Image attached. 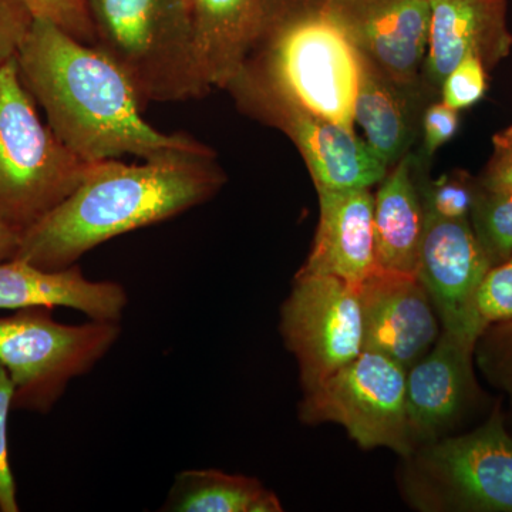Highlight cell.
I'll list each match as a JSON object with an SVG mask.
<instances>
[{"instance_id": "obj_2", "label": "cell", "mask_w": 512, "mask_h": 512, "mask_svg": "<svg viewBox=\"0 0 512 512\" xmlns=\"http://www.w3.org/2000/svg\"><path fill=\"white\" fill-rule=\"evenodd\" d=\"M225 181L215 151L175 153L144 164L99 161L73 194L23 232L15 258L62 271L111 238L211 200Z\"/></svg>"}, {"instance_id": "obj_30", "label": "cell", "mask_w": 512, "mask_h": 512, "mask_svg": "<svg viewBox=\"0 0 512 512\" xmlns=\"http://www.w3.org/2000/svg\"><path fill=\"white\" fill-rule=\"evenodd\" d=\"M460 128V111L451 109L446 103L431 104L424 113L423 120V150L427 157L456 136Z\"/></svg>"}, {"instance_id": "obj_33", "label": "cell", "mask_w": 512, "mask_h": 512, "mask_svg": "<svg viewBox=\"0 0 512 512\" xmlns=\"http://www.w3.org/2000/svg\"><path fill=\"white\" fill-rule=\"evenodd\" d=\"M23 232L6 222L0 221V262L15 258Z\"/></svg>"}, {"instance_id": "obj_14", "label": "cell", "mask_w": 512, "mask_h": 512, "mask_svg": "<svg viewBox=\"0 0 512 512\" xmlns=\"http://www.w3.org/2000/svg\"><path fill=\"white\" fill-rule=\"evenodd\" d=\"M363 350L380 353L410 369L441 333L429 292L417 275L376 268L359 285Z\"/></svg>"}, {"instance_id": "obj_23", "label": "cell", "mask_w": 512, "mask_h": 512, "mask_svg": "<svg viewBox=\"0 0 512 512\" xmlns=\"http://www.w3.org/2000/svg\"><path fill=\"white\" fill-rule=\"evenodd\" d=\"M480 184L466 171L443 174L420 194L424 212L444 220H470Z\"/></svg>"}, {"instance_id": "obj_19", "label": "cell", "mask_w": 512, "mask_h": 512, "mask_svg": "<svg viewBox=\"0 0 512 512\" xmlns=\"http://www.w3.org/2000/svg\"><path fill=\"white\" fill-rule=\"evenodd\" d=\"M412 168L413 156L407 153L380 181L373 221L377 268L416 275L424 208Z\"/></svg>"}, {"instance_id": "obj_1", "label": "cell", "mask_w": 512, "mask_h": 512, "mask_svg": "<svg viewBox=\"0 0 512 512\" xmlns=\"http://www.w3.org/2000/svg\"><path fill=\"white\" fill-rule=\"evenodd\" d=\"M16 59L20 79L46 111L53 133L89 163L214 151L187 134H164L150 126L119 67L52 20H33Z\"/></svg>"}, {"instance_id": "obj_25", "label": "cell", "mask_w": 512, "mask_h": 512, "mask_svg": "<svg viewBox=\"0 0 512 512\" xmlns=\"http://www.w3.org/2000/svg\"><path fill=\"white\" fill-rule=\"evenodd\" d=\"M474 315L481 333L495 323L512 320V255L484 276L474 296Z\"/></svg>"}, {"instance_id": "obj_29", "label": "cell", "mask_w": 512, "mask_h": 512, "mask_svg": "<svg viewBox=\"0 0 512 512\" xmlns=\"http://www.w3.org/2000/svg\"><path fill=\"white\" fill-rule=\"evenodd\" d=\"M33 20L25 0H0V66L18 55Z\"/></svg>"}, {"instance_id": "obj_21", "label": "cell", "mask_w": 512, "mask_h": 512, "mask_svg": "<svg viewBox=\"0 0 512 512\" xmlns=\"http://www.w3.org/2000/svg\"><path fill=\"white\" fill-rule=\"evenodd\" d=\"M278 497L261 481L220 470H187L175 477L163 511L281 512Z\"/></svg>"}, {"instance_id": "obj_11", "label": "cell", "mask_w": 512, "mask_h": 512, "mask_svg": "<svg viewBox=\"0 0 512 512\" xmlns=\"http://www.w3.org/2000/svg\"><path fill=\"white\" fill-rule=\"evenodd\" d=\"M320 13L387 80L416 84L429 43L427 0H326Z\"/></svg>"}, {"instance_id": "obj_8", "label": "cell", "mask_w": 512, "mask_h": 512, "mask_svg": "<svg viewBox=\"0 0 512 512\" xmlns=\"http://www.w3.org/2000/svg\"><path fill=\"white\" fill-rule=\"evenodd\" d=\"M402 365L363 350L349 365L303 393L299 419L305 424L336 423L363 450L389 448L404 458L414 451L406 407Z\"/></svg>"}, {"instance_id": "obj_20", "label": "cell", "mask_w": 512, "mask_h": 512, "mask_svg": "<svg viewBox=\"0 0 512 512\" xmlns=\"http://www.w3.org/2000/svg\"><path fill=\"white\" fill-rule=\"evenodd\" d=\"M399 89L360 57L353 117L365 131L367 146L387 168L406 156L410 144L409 114Z\"/></svg>"}, {"instance_id": "obj_9", "label": "cell", "mask_w": 512, "mask_h": 512, "mask_svg": "<svg viewBox=\"0 0 512 512\" xmlns=\"http://www.w3.org/2000/svg\"><path fill=\"white\" fill-rule=\"evenodd\" d=\"M227 90L242 109L291 138L311 171L316 190L370 188L386 177V165L353 128L303 109L248 69Z\"/></svg>"}, {"instance_id": "obj_27", "label": "cell", "mask_w": 512, "mask_h": 512, "mask_svg": "<svg viewBox=\"0 0 512 512\" xmlns=\"http://www.w3.org/2000/svg\"><path fill=\"white\" fill-rule=\"evenodd\" d=\"M15 386L6 367L0 363V511L18 512L20 510L16 483L9 461L8 420L13 409Z\"/></svg>"}, {"instance_id": "obj_24", "label": "cell", "mask_w": 512, "mask_h": 512, "mask_svg": "<svg viewBox=\"0 0 512 512\" xmlns=\"http://www.w3.org/2000/svg\"><path fill=\"white\" fill-rule=\"evenodd\" d=\"M474 360L495 389L505 394L512 392V320L495 323L481 333Z\"/></svg>"}, {"instance_id": "obj_5", "label": "cell", "mask_w": 512, "mask_h": 512, "mask_svg": "<svg viewBox=\"0 0 512 512\" xmlns=\"http://www.w3.org/2000/svg\"><path fill=\"white\" fill-rule=\"evenodd\" d=\"M400 490L421 512H512V434L501 403L477 429L403 458Z\"/></svg>"}, {"instance_id": "obj_26", "label": "cell", "mask_w": 512, "mask_h": 512, "mask_svg": "<svg viewBox=\"0 0 512 512\" xmlns=\"http://www.w3.org/2000/svg\"><path fill=\"white\" fill-rule=\"evenodd\" d=\"M488 70L477 56L464 57L441 83V101L454 110H466L483 100Z\"/></svg>"}, {"instance_id": "obj_10", "label": "cell", "mask_w": 512, "mask_h": 512, "mask_svg": "<svg viewBox=\"0 0 512 512\" xmlns=\"http://www.w3.org/2000/svg\"><path fill=\"white\" fill-rule=\"evenodd\" d=\"M279 328L308 392L363 352L359 286L301 269L282 305Z\"/></svg>"}, {"instance_id": "obj_32", "label": "cell", "mask_w": 512, "mask_h": 512, "mask_svg": "<svg viewBox=\"0 0 512 512\" xmlns=\"http://www.w3.org/2000/svg\"><path fill=\"white\" fill-rule=\"evenodd\" d=\"M266 13V25L296 16L319 13L326 0H261Z\"/></svg>"}, {"instance_id": "obj_18", "label": "cell", "mask_w": 512, "mask_h": 512, "mask_svg": "<svg viewBox=\"0 0 512 512\" xmlns=\"http://www.w3.org/2000/svg\"><path fill=\"white\" fill-rule=\"evenodd\" d=\"M128 302L126 289L110 281H90L80 266L45 271L22 259L0 262V309L32 306L72 308L90 319L119 322Z\"/></svg>"}, {"instance_id": "obj_3", "label": "cell", "mask_w": 512, "mask_h": 512, "mask_svg": "<svg viewBox=\"0 0 512 512\" xmlns=\"http://www.w3.org/2000/svg\"><path fill=\"white\" fill-rule=\"evenodd\" d=\"M94 49L119 67L141 107L210 93L192 45L188 0H84Z\"/></svg>"}, {"instance_id": "obj_31", "label": "cell", "mask_w": 512, "mask_h": 512, "mask_svg": "<svg viewBox=\"0 0 512 512\" xmlns=\"http://www.w3.org/2000/svg\"><path fill=\"white\" fill-rule=\"evenodd\" d=\"M478 184L488 191H512V126L493 138V156Z\"/></svg>"}, {"instance_id": "obj_12", "label": "cell", "mask_w": 512, "mask_h": 512, "mask_svg": "<svg viewBox=\"0 0 512 512\" xmlns=\"http://www.w3.org/2000/svg\"><path fill=\"white\" fill-rule=\"evenodd\" d=\"M491 268L470 220H444L424 212L416 275L429 292L441 330L477 342L481 330L474 296Z\"/></svg>"}, {"instance_id": "obj_4", "label": "cell", "mask_w": 512, "mask_h": 512, "mask_svg": "<svg viewBox=\"0 0 512 512\" xmlns=\"http://www.w3.org/2000/svg\"><path fill=\"white\" fill-rule=\"evenodd\" d=\"M93 167L42 123L16 56L2 64L0 221L25 232L73 194Z\"/></svg>"}, {"instance_id": "obj_17", "label": "cell", "mask_w": 512, "mask_h": 512, "mask_svg": "<svg viewBox=\"0 0 512 512\" xmlns=\"http://www.w3.org/2000/svg\"><path fill=\"white\" fill-rule=\"evenodd\" d=\"M198 69L210 87L228 89L266 29L261 0H188Z\"/></svg>"}, {"instance_id": "obj_28", "label": "cell", "mask_w": 512, "mask_h": 512, "mask_svg": "<svg viewBox=\"0 0 512 512\" xmlns=\"http://www.w3.org/2000/svg\"><path fill=\"white\" fill-rule=\"evenodd\" d=\"M35 18L52 20L86 45L92 46L93 29L84 0H25Z\"/></svg>"}, {"instance_id": "obj_16", "label": "cell", "mask_w": 512, "mask_h": 512, "mask_svg": "<svg viewBox=\"0 0 512 512\" xmlns=\"http://www.w3.org/2000/svg\"><path fill=\"white\" fill-rule=\"evenodd\" d=\"M319 224L302 271L359 286L377 268L375 197L370 188L318 190Z\"/></svg>"}, {"instance_id": "obj_13", "label": "cell", "mask_w": 512, "mask_h": 512, "mask_svg": "<svg viewBox=\"0 0 512 512\" xmlns=\"http://www.w3.org/2000/svg\"><path fill=\"white\" fill-rule=\"evenodd\" d=\"M476 340L441 330L433 348L406 373V407L414 450L448 436L481 403L474 372Z\"/></svg>"}, {"instance_id": "obj_15", "label": "cell", "mask_w": 512, "mask_h": 512, "mask_svg": "<svg viewBox=\"0 0 512 512\" xmlns=\"http://www.w3.org/2000/svg\"><path fill=\"white\" fill-rule=\"evenodd\" d=\"M429 43L424 70L440 87L464 57L477 56L488 72L510 55L512 35L507 25V0H427Z\"/></svg>"}, {"instance_id": "obj_34", "label": "cell", "mask_w": 512, "mask_h": 512, "mask_svg": "<svg viewBox=\"0 0 512 512\" xmlns=\"http://www.w3.org/2000/svg\"><path fill=\"white\" fill-rule=\"evenodd\" d=\"M507 396L510 402H508V412L505 413V423H507L508 430L512 434V392L507 394Z\"/></svg>"}, {"instance_id": "obj_22", "label": "cell", "mask_w": 512, "mask_h": 512, "mask_svg": "<svg viewBox=\"0 0 512 512\" xmlns=\"http://www.w3.org/2000/svg\"><path fill=\"white\" fill-rule=\"evenodd\" d=\"M471 227L495 266L512 255V191H488L480 185L470 214Z\"/></svg>"}, {"instance_id": "obj_6", "label": "cell", "mask_w": 512, "mask_h": 512, "mask_svg": "<svg viewBox=\"0 0 512 512\" xmlns=\"http://www.w3.org/2000/svg\"><path fill=\"white\" fill-rule=\"evenodd\" d=\"M245 69L303 109L353 128L360 56L322 13L268 23Z\"/></svg>"}, {"instance_id": "obj_7", "label": "cell", "mask_w": 512, "mask_h": 512, "mask_svg": "<svg viewBox=\"0 0 512 512\" xmlns=\"http://www.w3.org/2000/svg\"><path fill=\"white\" fill-rule=\"evenodd\" d=\"M52 309L32 306L0 318V363L15 386L13 410L49 413L70 380L90 372L120 338L119 322L66 325Z\"/></svg>"}]
</instances>
